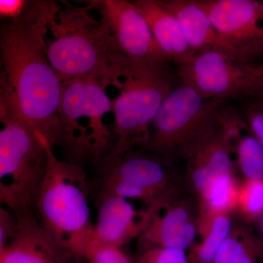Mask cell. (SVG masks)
Segmentation results:
<instances>
[{"label": "cell", "instance_id": "cell-4", "mask_svg": "<svg viewBox=\"0 0 263 263\" xmlns=\"http://www.w3.org/2000/svg\"><path fill=\"white\" fill-rule=\"evenodd\" d=\"M0 122V200L18 216L33 211L46 176L45 137L26 124L3 95Z\"/></svg>", "mask_w": 263, "mask_h": 263}, {"label": "cell", "instance_id": "cell-15", "mask_svg": "<svg viewBox=\"0 0 263 263\" xmlns=\"http://www.w3.org/2000/svg\"><path fill=\"white\" fill-rule=\"evenodd\" d=\"M198 236L197 201L178 197L157 213L138 243L141 249L160 247L186 251Z\"/></svg>", "mask_w": 263, "mask_h": 263}, {"label": "cell", "instance_id": "cell-20", "mask_svg": "<svg viewBox=\"0 0 263 263\" xmlns=\"http://www.w3.org/2000/svg\"><path fill=\"white\" fill-rule=\"evenodd\" d=\"M234 222L232 214H219L199 227L200 239L189 249L190 263H213Z\"/></svg>", "mask_w": 263, "mask_h": 263}, {"label": "cell", "instance_id": "cell-17", "mask_svg": "<svg viewBox=\"0 0 263 263\" xmlns=\"http://www.w3.org/2000/svg\"><path fill=\"white\" fill-rule=\"evenodd\" d=\"M132 3L146 18L156 41L171 62L181 65L195 54L185 39L178 18L157 0Z\"/></svg>", "mask_w": 263, "mask_h": 263}, {"label": "cell", "instance_id": "cell-11", "mask_svg": "<svg viewBox=\"0 0 263 263\" xmlns=\"http://www.w3.org/2000/svg\"><path fill=\"white\" fill-rule=\"evenodd\" d=\"M221 110L184 157L186 181L197 202L221 181L235 176L233 150Z\"/></svg>", "mask_w": 263, "mask_h": 263}, {"label": "cell", "instance_id": "cell-21", "mask_svg": "<svg viewBox=\"0 0 263 263\" xmlns=\"http://www.w3.org/2000/svg\"><path fill=\"white\" fill-rule=\"evenodd\" d=\"M235 212L247 224L263 214V181L240 180Z\"/></svg>", "mask_w": 263, "mask_h": 263}, {"label": "cell", "instance_id": "cell-5", "mask_svg": "<svg viewBox=\"0 0 263 263\" xmlns=\"http://www.w3.org/2000/svg\"><path fill=\"white\" fill-rule=\"evenodd\" d=\"M108 85L96 78H76L62 82L57 145L68 161L80 164L86 158L101 160L113 150L114 131L104 122L113 112Z\"/></svg>", "mask_w": 263, "mask_h": 263}, {"label": "cell", "instance_id": "cell-10", "mask_svg": "<svg viewBox=\"0 0 263 263\" xmlns=\"http://www.w3.org/2000/svg\"><path fill=\"white\" fill-rule=\"evenodd\" d=\"M223 39L246 62L263 56V3L254 0H195Z\"/></svg>", "mask_w": 263, "mask_h": 263}, {"label": "cell", "instance_id": "cell-3", "mask_svg": "<svg viewBox=\"0 0 263 263\" xmlns=\"http://www.w3.org/2000/svg\"><path fill=\"white\" fill-rule=\"evenodd\" d=\"M47 170L34 209L36 217L59 242L82 257L92 238L89 183L81 164L61 160L45 138Z\"/></svg>", "mask_w": 263, "mask_h": 263}, {"label": "cell", "instance_id": "cell-18", "mask_svg": "<svg viewBox=\"0 0 263 263\" xmlns=\"http://www.w3.org/2000/svg\"><path fill=\"white\" fill-rule=\"evenodd\" d=\"M221 119L243 179L263 181V148L245 119L226 107L221 110Z\"/></svg>", "mask_w": 263, "mask_h": 263}, {"label": "cell", "instance_id": "cell-7", "mask_svg": "<svg viewBox=\"0 0 263 263\" xmlns=\"http://www.w3.org/2000/svg\"><path fill=\"white\" fill-rule=\"evenodd\" d=\"M228 99L205 98L191 86L172 89L151 125L144 148L166 162L181 158L209 129Z\"/></svg>", "mask_w": 263, "mask_h": 263}, {"label": "cell", "instance_id": "cell-23", "mask_svg": "<svg viewBox=\"0 0 263 263\" xmlns=\"http://www.w3.org/2000/svg\"><path fill=\"white\" fill-rule=\"evenodd\" d=\"M136 263H190V260L185 250L152 247L141 249Z\"/></svg>", "mask_w": 263, "mask_h": 263}, {"label": "cell", "instance_id": "cell-22", "mask_svg": "<svg viewBox=\"0 0 263 263\" xmlns=\"http://www.w3.org/2000/svg\"><path fill=\"white\" fill-rule=\"evenodd\" d=\"M86 263H136L133 262L122 247L103 245L91 240L82 257Z\"/></svg>", "mask_w": 263, "mask_h": 263}, {"label": "cell", "instance_id": "cell-25", "mask_svg": "<svg viewBox=\"0 0 263 263\" xmlns=\"http://www.w3.org/2000/svg\"><path fill=\"white\" fill-rule=\"evenodd\" d=\"M245 121L263 148V104H254L245 109Z\"/></svg>", "mask_w": 263, "mask_h": 263}, {"label": "cell", "instance_id": "cell-8", "mask_svg": "<svg viewBox=\"0 0 263 263\" xmlns=\"http://www.w3.org/2000/svg\"><path fill=\"white\" fill-rule=\"evenodd\" d=\"M176 66L183 84L205 98L263 95V64L252 65L221 53H208L195 54Z\"/></svg>", "mask_w": 263, "mask_h": 263}, {"label": "cell", "instance_id": "cell-24", "mask_svg": "<svg viewBox=\"0 0 263 263\" xmlns=\"http://www.w3.org/2000/svg\"><path fill=\"white\" fill-rule=\"evenodd\" d=\"M17 217L6 207L0 209V251L3 250L13 238L17 229Z\"/></svg>", "mask_w": 263, "mask_h": 263}, {"label": "cell", "instance_id": "cell-29", "mask_svg": "<svg viewBox=\"0 0 263 263\" xmlns=\"http://www.w3.org/2000/svg\"><path fill=\"white\" fill-rule=\"evenodd\" d=\"M262 96H263V95H262Z\"/></svg>", "mask_w": 263, "mask_h": 263}, {"label": "cell", "instance_id": "cell-9", "mask_svg": "<svg viewBox=\"0 0 263 263\" xmlns=\"http://www.w3.org/2000/svg\"><path fill=\"white\" fill-rule=\"evenodd\" d=\"M106 24L116 46L129 61L167 69L171 60L156 41L146 18L132 2H90Z\"/></svg>", "mask_w": 263, "mask_h": 263}, {"label": "cell", "instance_id": "cell-16", "mask_svg": "<svg viewBox=\"0 0 263 263\" xmlns=\"http://www.w3.org/2000/svg\"><path fill=\"white\" fill-rule=\"evenodd\" d=\"M157 1L178 18L185 39L195 54L218 53L246 62L239 52L223 39L195 0Z\"/></svg>", "mask_w": 263, "mask_h": 263}, {"label": "cell", "instance_id": "cell-28", "mask_svg": "<svg viewBox=\"0 0 263 263\" xmlns=\"http://www.w3.org/2000/svg\"><path fill=\"white\" fill-rule=\"evenodd\" d=\"M84 259L81 258V257H76L73 263H84Z\"/></svg>", "mask_w": 263, "mask_h": 263}, {"label": "cell", "instance_id": "cell-13", "mask_svg": "<svg viewBox=\"0 0 263 263\" xmlns=\"http://www.w3.org/2000/svg\"><path fill=\"white\" fill-rule=\"evenodd\" d=\"M98 214L91 240L122 247L139 238L164 204L136 210L129 200L115 195L99 194Z\"/></svg>", "mask_w": 263, "mask_h": 263}, {"label": "cell", "instance_id": "cell-6", "mask_svg": "<svg viewBox=\"0 0 263 263\" xmlns=\"http://www.w3.org/2000/svg\"><path fill=\"white\" fill-rule=\"evenodd\" d=\"M119 89L120 94L113 100L116 139L108 155H122L146 146L152 123L172 91V79L167 69L132 62Z\"/></svg>", "mask_w": 263, "mask_h": 263}, {"label": "cell", "instance_id": "cell-14", "mask_svg": "<svg viewBox=\"0 0 263 263\" xmlns=\"http://www.w3.org/2000/svg\"><path fill=\"white\" fill-rule=\"evenodd\" d=\"M16 217V232L0 251V263H73L76 256L41 226L33 211Z\"/></svg>", "mask_w": 263, "mask_h": 263}, {"label": "cell", "instance_id": "cell-26", "mask_svg": "<svg viewBox=\"0 0 263 263\" xmlns=\"http://www.w3.org/2000/svg\"><path fill=\"white\" fill-rule=\"evenodd\" d=\"M28 3L24 0H1L0 16L9 20L18 18L25 11Z\"/></svg>", "mask_w": 263, "mask_h": 263}, {"label": "cell", "instance_id": "cell-2", "mask_svg": "<svg viewBox=\"0 0 263 263\" xmlns=\"http://www.w3.org/2000/svg\"><path fill=\"white\" fill-rule=\"evenodd\" d=\"M89 10L56 3L48 24L46 56L62 82L96 78L119 89L131 62L118 50L100 15L97 20Z\"/></svg>", "mask_w": 263, "mask_h": 263}, {"label": "cell", "instance_id": "cell-12", "mask_svg": "<svg viewBox=\"0 0 263 263\" xmlns=\"http://www.w3.org/2000/svg\"><path fill=\"white\" fill-rule=\"evenodd\" d=\"M98 163L100 181H119L138 186L164 201L178 198L168 162L153 154L134 149L122 155L106 156Z\"/></svg>", "mask_w": 263, "mask_h": 263}, {"label": "cell", "instance_id": "cell-27", "mask_svg": "<svg viewBox=\"0 0 263 263\" xmlns=\"http://www.w3.org/2000/svg\"><path fill=\"white\" fill-rule=\"evenodd\" d=\"M254 223L255 224L256 228L255 231L254 230V233L263 243V214L259 216Z\"/></svg>", "mask_w": 263, "mask_h": 263}, {"label": "cell", "instance_id": "cell-19", "mask_svg": "<svg viewBox=\"0 0 263 263\" xmlns=\"http://www.w3.org/2000/svg\"><path fill=\"white\" fill-rule=\"evenodd\" d=\"M213 263H263V243L245 222H234Z\"/></svg>", "mask_w": 263, "mask_h": 263}, {"label": "cell", "instance_id": "cell-1", "mask_svg": "<svg viewBox=\"0 0 263 263\" xmlns=\"http://www.w3.org/2000/svg\"><path fill=\"white\" fill-rule=\"evenodd\" d=\"M55 2H29L23 14L2 27L1 94L33 131L53 147L58 138L62 82L46 53Z\"/></svg>", "mask_w": 263, "mask_h": 263}]
</instances>
